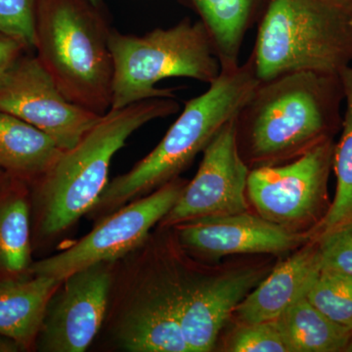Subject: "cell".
Here are the masks:
<instances>
[{"label": "cell", "instance_id": "cell-1", "mask_svg": "<svg viewBox=\"0 0 352 352\" xmlns=\"http://www.w3.org/2000/svg\"><path fill=\"white\" fill-rule=\"evenodd\" d=\"M340 76L294 72L259 82L234 119L249 168L296 159L331 138L342 96Z\"/></svg>", "mask_w": 352, "mask_h": 352}, {"label": "cell", "instance_id": "cell-2", "mask_svg": "<svg viewBox=\"0 0 352 352\" xmlns=\"http://www.w3.org/2000/svg\"><path fill=\"white\" fill-rule=\"evenodd\" d=\"M179 108L173 97H155L104 113L75 147L63 151L50 170L34 182L41 233L62 232L94 210L107 186L113 157L129 136Z\"/></svg>", "mask_w": 352, "mask_h": 352}, {"label": "cell", "instance_id": "cell-3", "mask_svg": "<svg viewBox=\"0 0 352 352\" xmlns=\"http://www.w3.org/2000/svg\"><path fill=\"white\" fill-rule=\"evenodd\" d=\"M103 1L36 0L34 50L64 96L104 115L112 106V32Z\"/></svg>", "mask_w": 352, "mask_h": 352}, {"label": "cell", "instance_id": "cell-4", "mask_svg": "<svg viewBox=\"0 0 352 352\" xmlns=\"http://www.w3.org/2000/svg\"><path fill=\"white\" fill-rule=\"evenodd\" d=\"M247 61L259 82L294 72L339 76L352 65V0H272Z\"/></svg>", "mask_w": 352, "mask_h": 352}, {"label": "cell", "instance_id": "cell-5", "mask_svg": "<svg viewBox=\"0 0 352 352\" xmlns=\"http://www.w3.org/2000/svg\"><path fill=\"white\" fill-rule=\"evenodd\" d=\"M258 83L248 61L221 69L203 94L186 102L179 118L150 154L129 173L108 182L94 208L113 210L177 177L220 129L235 119Z\"/></svg>", "mask_w": 352, "mask_h": 352}, {"label": "cell", "instance_id": "cell-6", "mask_svg": "<svg viewBox=\"0 0 352 352\" xmlns=\"http://www.w3.org/2000/svg\"><path fill=\"white\" fill-rule=\"evenodd\" d=\"M113 58L112 106L122 109L155 97L175 98V88H157L168 78L212 83L221 73L214 44L200 20L180 21L144 36L113 29L109 38Z\"/></svg>", "mask_w": 352, "mask_h": 352}, {"label": "cell", "instance_id": "cell-7", "mask_svg": "<svg viewBox=\"0 0 352 352\" xmlns=\"http://www.w3.org/2000/svg\"><path fill=\"white\" fill-rule=\"evenodd\" d=\"M185 185L176 177L151 195L124 206L69 249L32 263L30 274L65 280L88 266L126 256L142 244L152 227L170 212Z\"/></svg>", "mask_w": 352, "mask_h": 352}, {"label": "cell", "instance_id": "cell-8", "mask_svg": "<svg viewBox=\"0 0 352 352\" xmlns=\"http://www.w3.org/2000/svg\"><path fill=\"white\" fill-rule=\"evenodd\" d=\"M333 152L327 138L288 163L252 168L247 197L259 215L289 229L318 217L327 201Z\"/></svg>", "mask_w": 352, "mask_h": 352}, {"label": "cell", "instance_id": "cell-9", "mask_svg": "<svg viewBox=\"0 0 352 352\" xmlns=\"http://www.w3.org/2000/svg\"><path fill=\"white\" fill-rule=\"evenodd\" d=\"M32 52L22 55L0 80V110L36 127L67 151L103 115L69 101Z\"/></svg>", "mask_w": 352, "mask_h": 352}, {"label": "cell", "instance_id": "cell-10", "mask_svg": "<svg viewBox=\"0 0 352 352\" xmlns=\"http://www.w3.org/2000/svg\"><path fill=\"white\" fill-rule=\"evenodd\" d=\"M250 170L238 147L235 122L230 120L204 150L198 173L185 185L182 195L162 223L179 226L203 217L248 212Z\"/></svg>", "mask_w": 352, "mask_h": 352}, {"label": "cell", "instance_id": "cell-11", "mask_svg": "<svg viewBox=\"0 0 352 352\" xmlns=\"http://www.w3.org/2000/svg\"><path fill=\"white\" fill-rule=\"evenodd\" d=\"M110 263L69 275L53 307H48L41 330V349L50 352H82L100 330L112 285Z\"/></svg>", "mask_w": 352, "mask_h": 352}, {"label": "cell", "instance_id": "cell-12", "mask_svg": "<svg viewBox=\"0 0 352 352\" xmlns=\"http://www.w3.org/2000/svg\"><path fill=\"white\" fill-rule=\"evenodd\" d=\"M180 276L156 271L136 289L120 321L118 337L132 352H191L179 321Z\"/></svg>", "mask_w": 352, "mask_h": 352}, {"label": "cell", "instance_id": "cell-13", "mask_svg": "<svg viewBox=\"0 0 352 352\" xmlns=\"http://www.w3.org/2000/svg\"><path fill=\"white\" fill-rule=\"evenodd\" d=\"M261 277V271L251 268L199 279L180 277V326L191 352L214 349L229 317Z\"/></svg>", "mask_w": 352, "mask_h": 352}, {"label": "cell", "instance_id": "cell-14", "mask_svg": "<svg viewBox=\"0 0 352 352\" xmlns=\"http://www.w3.org/2000/svg\"><path fill=\"white\" fill-rule=\"evenodd\" d=\"M177 227L180 244L192 254L210 259L231 254H278L305 240L291 229L248 212L190 220Z\"/></svg>", "mask_w": 352, "mask_h": 352}, {"label": "cell", "instance_id": "cell-15", "mask_svg": "<svg viewBox=\"0 0 352 352\" xmlns=\"http://www.w3.org/2000/svg\"><path fill=\"white\" fill-rule=\"evenodd\" d=\"M321 272L316 241L278 265L235 309L241 324L274 320L292 305L307 298Z\"/></svg>", "mask_w": 352, "mask_h": 352}, {"label": "cell", "instance_id": "cell-16", "mask_svg": "<svg viewBox=\"0 0 352 352\" xmlns=\"http://www.w3.org/2000/svg\"><path fill=\"white\" fill-rule=\"evenodd\" d=\"M64 280L27 274L0 281V336L25 351L36 342L48 305Z\"/></svg>", "mask_w": 352, "mask_h": 352}, {"label": "cell", "instance_id": "cell-17", "mask_svg": "<svg viewBox=\"0 0 352 352\" xmlns=\"http://www.w3.org/2000/svg\"><path fill=\"white\" fill-rule=\"evenodd\" d=\"M214 44L221 69L239 66L245 36L258 25L272 0H186Z\"/></svg>", "mask_w": 352, "mask_h": 352}, {"label": "cell", "instance_id": "cell-18", "mask_svg": "<svg viewBox=\"0 0 352 352\" xmlns=\"http://www.w3.org/2000/svg\"><path fill=\"white\" fill-rule=\"evenodd\" d=\"M62 153L47 134L0 110V170L30 184L45 175Z\"/></svg>", "mask_w": 352, "mask_h": 352}, {"label": "cell", "instance_id": "cell-19", "mask_svg": "<svg viewBox=\"0 0 352 352\" xmlns=\"http://www.w3.org/2000/svg\"><path fill=\"white\" fill-rule=\"evenodd\" d=\"M27 185L11 178L0 187V281L30 274L32 263Z\"/></svg>", "mask_w": 352, "mask_h": 352}, {"label": "cell", "instance_id": "cell-20", "mask_svg": "<svg viewBox=\"0 0 352 352\" xmlns=\"http://www.w3.org/2000/svg\"><path fill=\"white\" fill-rule=\"evenodd\" d=\"M291 352L346 351L352 331L319 311L307 298L292 305L276 318Z\"/></svg>", "mask_w": 352, "mask_h": 352}, {"label": "cell", "instance_id": "cell-21", "mask_svg": "<svg viewBox=\"0 0 352 352\" xmlns=\"http://www.w3.org/2000/svg\"><path fill=\"white\" fill-rule=\"evenodd\" d=\"M346 111L339 144L335 145L333 168L337 176L335 198L315 228L317 236L352 219V65L340 74Z\"/></svg>", "mask_w": 352, "mask_h": 352}, {"label": "cell", "instance_id": "cell-22", "mask_svg": "<svg viewBox=\"0 0 352 352\" xmlns=\"http://www.w3.org/2000/svg\"><path fill=\"white\" fill-rule=\"evenodd\" d=\"M307 298L329 319L352 331V275L321 270Z\"/></svg>", "mask_w": 352, "mask_h": 352}, {"label": "cell", "instance_id": "cell-23", "mask_svg": "<svg viewBox=\"0 0 352 352\" xmlns=\"http://www.w3.org/2000/svg\"><path fill=\"white\" fill-rule=\"evenodd\" d=\"M226 351L233 352H291L276 319L241 324L229 339Z\"/></svg>", "mask_w": 352, "mask_h": 352}, {"label": "cell", "instance_id": "cell-24", "mask_svg": "<svg viewBox=\"0 0 352 352\" xmlns=\"http://www.w3.org/2000/svg\"><path fill=\"white\" fill-rule=\"evenodd\" d=\"M321 270L352 275V219L317 236Z\"/></svg>", "mask_w": 352, "mask_h": 352}, {"label": "cell", "instance_id": "cell-25", "mask_svg": "<svg viewBox=\"0 0 352 352\" xmlns=\"http://www.w3.org/2000/svg\"><path fill=\"white\" fill-rule=\"evenodd\" d=\"M36 0H0V32L20 39L34 51Z\"/></svg>", "mask_w": 352, "mask_h": 352}, {"label": "cell", "instance_id": "cell-26", "mask_svg": "<svg viewBox=\"0 0 352 352\" xmlns=\"http://www.w3.org/2000/svg\"><path fill=\"white\" fill-rule=\"evenodd\" d=\"M32 51L20 39L0 32V80L18 59Z\"/></svg>", "mask_w": 352, "mask_h": 352}, {"label": "cell", "instance_id": "cell-27", "mask_svg": "<svg viewBox=\"0 0 352 352\" xmlns=\"http://www.w3.org/2000/svg\"><path fill=\"white\" fill-rule=\"evenodd\" d=\"M25 351L15 340L0 336V352H14Z\"/></svg>", "mask_w": 352, "mask_h": 352}, {"label": "cell", "instance_id": "cell-28", "mask_svg": "<svg viewBox=\"0 0 352 352\" xmlns=\"http://www.w3.org/2000/svg\"><path fill=\"white\" fill-rule=\"evenodd\" d=\"M11 178L12 177H10V176L8 175H6V173H3V171L0 170V187H2L4 184H6V183L8 182Z\"/></svg>", "mask_w": 352, "mask_h": 352}, {"label": "cell", "instance_id": "cell-29", "mask_svg": "<svg viewBox=\"0 0 352 352\" xmlns=\"http://www.w3.org/2000/svg\"><path fill=\"white\" fill-rule=\"evenodd\" d=\"M346 351V352H352V338H351V342H349V344H347Z\"/></svg>", "mask_w": 352, "mask_h": 352}, {"label": "cell", "instance_id": "cell-30", "mask_svg": "<svg viewBox=\"0 0 352 352\" xmlns=\"http://www.w3.org/2000/svg\"><path fill=\"white\" fill-rule=\"evenodd\" d=\"M94 2H96V3H100L102 2V0H94Z\"/></svg>", "mask_w": 352, "mask_h": 352}]
</instances>
